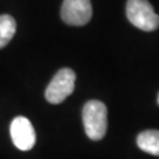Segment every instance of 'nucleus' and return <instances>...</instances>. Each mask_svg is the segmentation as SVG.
<instances>
[{"mask_svg": "<svg viewBox=\"0 0 159 159\" xmlns=\"http://www.w3.org/2000/svg\"><path fill=\"white\" fill-rule=\"evenodd\" d=\"M83 123L87 137L100 140L107 131V108L99 100H90L83 108Z\"/></svg>", "mask_w": 159, "mask_h": 159, "instance_id": "1", "label": "nucleus"}, {"mask_svg": "<svg viewBox=\"0 0 159 159\" xmlns=\"http://www.w3.org/2000/svg\"><path fill=\"white\" fill-rule=\"evenodd\" d=\"M126 16L133 26L145 32H152L159 27V16L148 0H129Z\"/></svg>", "mask_w": 159, "mask_h": 159, "instance_id": "2", "label": "nucleus"}, {"mask_svg": "<svg viewBox=\"0 0 159 159\" xmlns=\"http://www.w3.org/2000/svg\"><path fill=\"white\" fill-rule=\"evenodd\" d=\"M75 85V73L71 68H61L52 78L45 91L46 100L51 104H60L72 94Z\"/></svg>", "mask_w": 159, "mask_h": 159, "instance_id": "3", "label": "nucleus"}, {"mask_svg": "<svg viewBox=\"0 0 159 159\" xmlns=\"http://www.w3.org/2000/svg\"><path fill=\"white\" fill-rule=\"evenodd\" d=\"M60 14L65 24L84 26L92 18L91 0H64Z\"/></svg>", "mask_w": 159, "mask_h": 159, "instance_id": "4", "label": "nucleus"}, {"mask_svg": "<svg viewBox=\"0 0 159 159\" xmlns=\"http://www.w3.org/2000/svg\"><path fill=\"white\" fill-rule=\"evenodd\" d=\"M12 142L21 151H29L35 144V132L33 125L26 117H16L12 120L11 127Z\"/></svg>", "mask_w": 159, "mask_h": 159, "instance_id": "5", "label": "nucleus"}, {"mask_svg": "<svg viewBox=\"0 0 159 159\" xmlns=\"http://www.w3.org/2000/svg\"><path fill=\"white\" fill-rule=\"evenodd\" d=\"M137 145L144 152L159 157V131L148 130L142 132L137 138Z\"/></svg>", "mask_w": 159, "mask_h": 159, "instance_id": "6", "label": "nucleus"}, {"mask_svg": "<svg viewBox=\"0 0 159 159\" xmlns=\"http://www.w3.org/2000/svg\"><path fill=\"white\" fill-rule=\"evenodd\" d=\"M17 30L14 18L8 14L0 16V48L5 47L12 40Z\"/></svg>", "mask_w": 159, "mask_h": 159, "instance_id": "7", "label": "nucleus"}, {"mask_svg": "<svg viewBox=\"0 0 159 159\" xmlns=\"http://www.w3.org/2000/svg\"><path fill=\"white\" fill-rule=\"evenodd\" d=\"M157 100H158V105H159V94H158V99H157Z\"/></svg>", "mask_w": 159, "mask_h": 159, "instance_id": "8", "label": "nucleus"}]
</instances>
